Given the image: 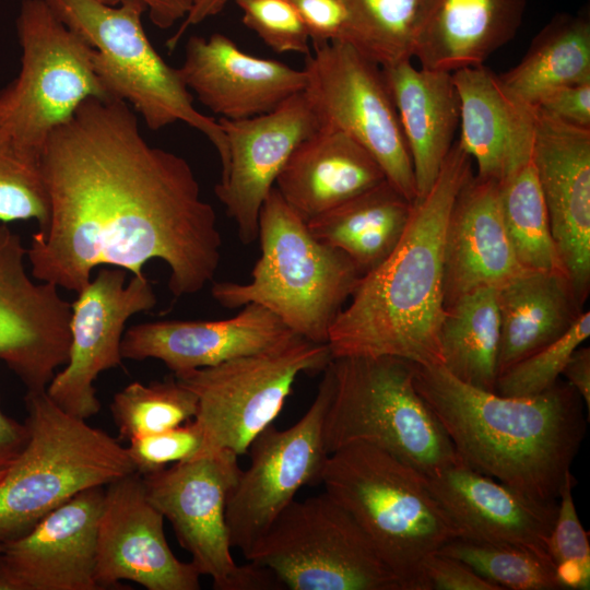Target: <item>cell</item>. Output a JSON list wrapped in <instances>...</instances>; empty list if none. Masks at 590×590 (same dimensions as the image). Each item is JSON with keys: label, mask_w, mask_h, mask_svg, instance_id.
<instances>
[{"label": "cell", "mask_w": 590, "mask_h": 590, "mask_svg": "<svg viewBox=\"0 0 590 590\" xmlns=\"http://www.w3.org/2000/svg\"><path fill=\"white\" fill-rule=\"evenodd\" d=\"M40 167L49 216L27 247L37 281L78 294L99 266L143 275L155 259L176 298L213 280L222 246L214 209L187 160L151 145L126 102L86 99L49 134Z\"/></svg>", "instance_id": "obj_1"}, {"label": "cell", "mask_w": 590, "mask_h": 590, "mask_svg": "<svg viewBox=\"0 0 590 590\" xmlns=\"http://www.w3.org/2000/svg\"><path fill=\"white\" fill-rule=\"evenodd\" d=\"M471 176L472 158L456 141L430 190L413 202L397 247L359 279L330 327L332 358L394 356L442 365L445 235L456 198Z\"/></svg>", "instance_id": "obj_2"}, {"label": "cell", "mask_w": 590, "mask_h": 590, "mask_svg": "<svg viewBox=\"0 0 590 590\" xmlns=\"http://www.w3.org/2000/svg\"><path fill=\"white\" fill-rule=\"evenodd\" d=\"M413 382L462 463L532 498L558 499L588 424L567 381L535 396L504 397L441 365L413 363Z\"/></svg>", "instance_id": "obj_3"}, {"label": "cell", "mask_w": 590, "mask_h": 590, "mask_svg": "<svg viewBox=\"0 0 590 590\" xmlns=\"http://www.w3.org/2000/svg\"><path fill=\"white\" fill-rule=\"evenodd\" d=\"M321 484L363 529L401 590H423L426 560L460 536L427 475L370 444L329 453Z\"/></svg>", "instance_id": "obj_4"}, {"label": "cell", "mask_w": 590, "mask_h": 590, "mask_svg": "<svg viewBox=\"0 0 590 590\" xmlns=\"http://www.w3.org/2000/svg\"><path fill=\"white\" fill-rule=\"evenodd\" d=\"M257 238L261 255L250 282L214 283L212 297L229 309L258 304L296 335L327 343L363 274L344 252L317 239L274 187L262 204Z\"/></svg>", "instance_id": "obj_5"}, {"label": "cell", "mask_w": 590, "mask_h": 590, "mask_svg": "<svg viewBox=\"0 0 590 590\" xmlns=\"http://www.w3.org/2000/svg\"><path fill=\"white\" fill-rule=\"evenodd\" d=\"M27 441L0 483V543L27 533L76 494L135 472L126 446L26 390Z\"/></svg>", "instance_id": "obj_6"}, {"label": "cell", "mask_w": 590, "mask_h": 590, "mask_svg": "<svg viewBox=\"0 0 590 590\" xmlns=\"http://www.w3.org/2000/svg\"><path fill=\"white\" fill-rule=\"evenodd\" d=\"M329 368L332 391L323 422L329 453L352 442H367L426 475L461 462L414 387L412 362L346 356L332 358Z\"/></svg>", "instance_id": "obj_7"}, {"label": "cell", "mask_w": 590, "mask_h": 590, "mask_svg": "<svg viewBox=\"0 0 590 590\" xmlns=\"http://www.w3.org/2000/svg\"><path fill=\"white\" fill-rule=\"evenodd\" d=\"M57 16L92 47L94 70L109 98L126 102L151 130L182 121L203 133L228 165L227 139L217 120L193 106L178 68L151 44L142 24L145 8L96 0H45Z\"/></svg>", "instance_id": "obj_8"}, {"label": "cell", "mask_w": 590, "mask_h": 590, "mask_svg": "<svg viewBox=\"0 0 590 590\" xmlns=\"http://www.w3.org/2000/svg\"><path fill=\"white\" fill-rule=\"evenodd\" d=\"M331 359L327 343L293 334L262 351L175 376L198 400L193 421L202 447L197 456L246 455L280 414L297 377L323 371Z\"/></svg>", "instance_id": "obj_9"}, {"label": "cell", "mask_w": 590, "mask_h": 590, "mask_svg": "<svg viewBox=\"0 0 590 590\" xmlns=\"http://www.w3.org/2000/svg\"><path fill=\"white\" fill-rule=\"evenodd\" d=\"M246 558L291 590H401L363 529L326 492L288 504Z\"/></svg>", "instance_id": "obj_10"}, {"label": "cell", "mask_w": 590, "mask_h": 590, "mask_svg": "<svg viewBox=\"0 0 590 590\" xmlns=\"http://www.w3.org/2000/svg\"><path fill=\"white\" fill-rule=\"evenodd\" d=\"M21 67L0 90V110L17 137L43 151L49 134L88 98H109L92 47L45 0H23L16 19Z\"/></svg>", "instance_id": "obj_11"}, {"label": "cell", "mask_w": 590, "mask_h": 590, "mask_svg": "<svg viewBox=\"0 0 590 590\" xmlns=\"http://www.w3.org/2000/svg\"><path fill=\"white\" fill-rule=\"evenodd\" d=\"M237 458L229 450H219L141 475L146 496L214 589H282L269 569L251 562L240 566L232 556L225 512L241 473Z\"/></svg>", "instance_id": "obj_12"}, {"label": "cell", "mask_w": 590, "mask_h": 590, "mask_svg": "<svg viewBox=\"0 0 590 590\" xmlns=\"http://www.w3.org/2000/svg\"><path fill=\"white\" fill-rule=\"evenodd\" d=\"M306 93L320 127L338 129L365 148L386 179L409 201L415 176L399 116L382 69L345 42L314 47L304 69Z\"/></svg>", "instance_id": "obj_13"}, {"label": "cell", "mask_w": 590, "mask_h": 590, "mask_svg": "<svg viewBox=\"0 0 590 590\" xmlns=\"http://www.w3.org/2000/svg\"><path fill=\"white\" fill-rule=\"evenodd\" d=\"M322 373L317 394L300 420L286 429L270 425L248 448L249 465L241 470L225 512L232 547L245 557L304 485L321 483L329 457L323 440L332 391L329 364Z\"/></svg>", "instance_id": "obj_14"}, {"label": "cell", "mask_w": 590, "mask_h": 590, "mask_svg": "<svg viewBox=\"0 0 590 590\" xmlns=\"http://www.w3.org/2000/svg\"><path fill=\"white\" fill-rule=\"evenodd\" d=\"M102 267L71 303L69 358L46 388L63 411L87 420L101 410L94 382L105 370L122 365L121 342L127 321L156 305L145 274L132 275Z\"/></svg>", "instance_id": "obj_15"}, {"label": "cell", "mask_w": 590, "mask_h": 590, "mask_svg": "<svg viewBox=\"0 0 590 590\" xmlns=\"http://www.w3.org/2000/svg\"><path fill=\"white\" fill-rule=\"evenodd\" d=\"M27 264L21 236L0 222V362L26 390H46L69 358L71 303Z\"/></svg>", "instance_id": "obj_16"}, {"label": "cell", "mask_w": 590, "mask_h": 590, "mask_svg": "<svg viewBox=\"0 0 590 590\" xmlns=\"http://www.w3.org/2000/svg\"><path fill=\"white\" fill-rule=\"evenodd\" d=\"M164 516L149 500L134 472L105 486L97 524L95 579L101 590L133 581L148 590H199L191 562L170 550Z\"/></svg>", "instance_id": "obj_17"}, {"label": "cell", "mask_w": 590, "mask_h": 590, "mask_svg": "<svg viewBox=\"0 0 590 590\" xmlns=\"http://www.w3.org/2000/svg\"><path fill=\"white\" fill-rule=\"evenodd\" d=\"M229 160L214 191L238 229L243 244L258 237L262 204L295 148L320 128L303 91L279 107L245 119L219 118Z\"/></svg>", "instance_id": "obj_18"}, {"label": "cell", "mask_w": 590, "mask_h": 590, "mask_svg": "<svg viewBox=\"0 0 590 590\" xmlns=\"http://www.w3.org/2000/svg\"><path fill=\"white\" fill-rule=\"evenodd\" d=\"M534 109L532 163L558 257L583 308L590 291V129Z\"/></svg>", "instance_id": "obj_19"}, {"label": "cell", "mask_w": 590, "mask_h": 590, "mask_svg": "<svg viewBox=\"0 0 590 590\" xmlns=\"http://www.w3.org/2000/svg\"><path fill=\"white\" fill-rule=\"evenodd\" d=\"M105 487L85 489L1 543L0 590H101L96 536Z\"/></svg>", "instance_id": "obj_20"}, {"label": "cell", "mask_w": 590, "mask_h": 590, "mask_svg": "<svg viewBox=\"0 0 590 590\" xmlns=\"http://www.w3.org/2000/svg\"><path fill=\"white\" fill-rule=\"evenodd\" d=\"M427 483L459 539L518 547L551 559L557 500L532 498L462 462L427 475Z\"/></svg>", "instance_id": "obj_21"}, {"label": "cell", "mask_w": 590, "mask_h": 590, "mask_svg": "<svg viewBox=\"0 0 590 590\" xmlns=\"http://www.w3.org/2000/svg\"><path fill=\"white\" fill-rule=\"evenodd\" d=\"M178 72L202 105L232 120L272 111L306 86L304 70L246 54L220 33L191 36Z\"/></svg>", "instance_id": "obj_22"}, {"label": "cell", "mask_w": 590, "mask_h": 590, "mask_svg": "<svg viewBox=\"0 0 590 590\" xmlns=\"http://www.w3.org/2000/svg\"><path fill=\"white\" fill-rule=\"evenodd\" d=\"M293 333L273 312L247 304L222 320H160L125 331L121 355L132 361L154 358L178 376L268 349Z\"/></svg>", "instance_id": "obj_23"}, {"label": "cell", "mask_w": 590, "mask_h": 590, "mask_svg": "<svg viewBox=\"0 0 590 590\" xmlns=\"http://www.w3.org/2000/svg\"><path fill=\"white\" fill-rule=\"evenodd\" d=\"M460 99L458 140L476 176L498 182L532 161L535 109L511 95L483 64L452 72Z\"/></svg>", "instance_id": "obj_24"}, {"label": "cell", "mask_w": 590, "mask_h": 590, "mask_svg": "<svg viewBox=\"0 0 590 590\" xmlns=\"http://www.w3.org/2000/svg\"><path fill=\"white\" fill-rule=\"evenodd\" d=\"M523 271L503 221L499 182L473 174L459 191L447 224L445 307L475 288H498Z\"/></svg>", "instance_id": "obj_25"}, {"label": "cell", "mask_w": 590, "mask_h": 590, "mask_svg": "<svg viewBox=\"0 0 590 590\" xmlns=\"http://www.w3.org/2000/svg\"><path fill=\"white\" fill-rule=\"evenodd\" d=\"M385 179L378 162L357 141L321 126L295 148L274 188L293 211L308 221Z\"/></svg>", "instance_id": "obj_26"}, {"label": "cell", "mask_w": 590, "mask_h": 590, "mask_svg": "<svg viewBox=\"0 0 590 590\" xmlns=\"http://www.w3.org/2000/svg\"><path fill=\"white\" fill-rule=\"evenodd\" d=\"M381 69L410 152L420 200L433 187L460 122L452 72L416 69L411 59Z\"/></svg>", "instance_id": "obj_27"}, {"label": "cell", "mask_w": 590, "mask_h": 590, "mask_svg": "<svg viewBox=\"0 0 590 590\" xmlns=\"http://www.w3.org/2000/svg\"><path fill=\"white\" fill-rule=\"evenodd\" d=\"M527 0H432L413 57L421 67L455 72L483 64L516 35Z\"/></svg>", "instance_id": "obj_28"}, {"label": "cell", "mask_w": 590, "mask_h": 590, "mask_svg": "<svg viewBox=\"0 0 590 590\" xmlns=\"http://www.w3.org/2000/svg\"><path fill=\"white\" fill-rule=\"evenodd\" d=\"M500 317L498 376L560 338L583 311L568 276L523 271L497 288Z\"/></svg>", "instance_id": "obj_29"}, {"label": "cell", "mask_w": 590, "mask_h": 590, "mask_svg": "<svg viewBox=\"0 0 590 590\" xmlns=\"http://www.w3.org/2000/svg\"><path fill=\"white\" fill-rule=\"evenodd\" d=\"M412 208L413 202L385 179L306 224L317 239L344 252L364 275L397 247Z\"/></svg>", "instance_id": "obj_30"}, {"label": "cell", "mask_w": 590, "mask_h": 590, "mask_svg": "<svg viewBox=\"0 0 590 590\" xmlns=\"http://www.w3.org/2000/svg\"><path fill=\"white\" fill-rule=\"evenodd\" d=\"M498 76L511 95L532 108L553 90L590 82L589 20L557 13L532 39L522 60Z\"/></svg>", "instance_id": "obj_31"}, {"label": "cell", "mask_w": 590, "mask_h": 590, "mask_svg": "<svg viewBox=\"0 0 590 590\" xmlns=\"http://www.w3.org/2000/svg\"><path fill=\"white\" fill-rule=\"evenodd\" d=\"M499 341L497 288H475L445 307L439 330L441 366L458 380L495 392Z\"/></svg>", "instance_id": "obj_32"}, {"label": "cell", "mask_w": 590, "mask_h": 590, "mask_svg": "<svg viewBox=\"0 0 590 590\" xmlns=\"http://www.w3.org/2000/svg\"><path fill=\"white\" fill-rule=\"evenodd\" d=\"M347 36L364 56L387 67L413 58L432 0H343Z\"/></svg>", "instance_id": "obj_33"}, {"label": "cell", "mask_w": 590, "mask_h": 590, "mask_svg": "<svg viewBox=\"0 0 590 590\" xmlns=\"http://www.w3.org/2000/svg\"><path fill=\"white\" fill-rule=\"evenodd\" d=\"M499 202L505 228L521 268L566 274L532 161L499 182Z\"/></svg>", "instance_id": "obj_34"}, {"label": "cell", "mask_w": 590, "mask_h": 590, "mask_svg": "<svg viewBox=\"0 0 590 590\" xmlns=\"http://www.w3.org/2000/svg\"><path fill=\"white\" fill-rule=\"evenodd\" d=\"M196 394L174 375L160 381H133L116 392L110 412L118 440L163 432L196 416Z\"/></svg>", "instance_id": "obj_35"}, {"label": "cell", "mask_w": 590, "mask_h": 590, "mask_svg": "<svg viewBox=\"0 0 590 590\" xmlns=\"http://www.w3.org/2000/svg\"><path fill=\"white\" fill-rule=\"evenodd\" d=\"M42 152L24 143L0 110V222L48 223L49 206L40 167Z\"/></svg>", "instance_id": "obj_36"}, {"label": "cell", "mask_w": 590, "mask_h": 590, "mask_svg": "<svg viewBox=\"0 0 590 590\" xmlns=\"http://www.w3.org/2000/svg\"><path fill=\"white\" fill-rule=\"evenodd\" d=\"M437 553L460 559L503 590H564L554 563L527 550L455 539Z\"/></svg>", "instance_id": "obj_37"}, {"label": "cell", "mask_w": 590, "mask_h": 590, "mask_svg": "<svg viewBox=\"0 0 590 590\" xmlns=\"http://www.w3.org/2000/svg\"><path fill=\"white\" fill-rule=\"evenodd\" d=\"M589 335L590 312L583 310L560 338L502 373L495 392L504 397H530L550 389L559 380L574 351Z\"/></svg>", "instance_id": "obj_38"}, {"label": "cell", "mask_w": 590, "mask_h": 590, "mask_svg": "<svg viewBox=\"0 0 590 590\" xmlns=\"http://www.w3.org/2000/svg\"><path fill=\"white\" fill-rule=\"evenodd\" d=\"M576 479L569 472L557 499V512L548 539V554L564 589L590 588V544L573 498Z\"/></svg>", "instance_id": "obj_39"}, {"label": "cell", "mask_w": 590, "mask_h": 590, "mask_svg": "<svg viewBox=\"0 0 590 590\" xmlns=\"http://www.w3.org/2000/svg\"><path fill=\"white\" fill-rule=\"evenodd\" d=\"M243 11V23L275 52L308 56L309 35L286 0H233Z\"/></svg>", "instance_id": "obj_40"}, {"label": "cell", "mask_w": 590, "mask_h": 590, "mask_svg": "<svg viewBox=\"0 0 590 590\" xmlns=\"http://www.w3.org/2000/svg\"><path fill=\"white\" fill-rule=\"evenodd\" d=\"M201 447L202 433L192 418L170 429L132 438L127 449L135 472L145 475L196 457Z\"/></svg>", "instance_id": "obj_41"}, {"label": "cell", "mask_w": 590, "mask_h": 590, "mask_svg": "<svg viewBox=\"0 0 590 590\" xmlns=\"http://www.w3.org/2000/svg\"><path fill=\"white\" fill-rule=\"evenodd\" d=\"M307 28L312 47L345 42L347 11L343 0H286Z\"/></svg>", "instance_id": "obj_42"}, {"label": "cell", "mask_w": 590, "mask_h": 590, "mask_svg": "<svg viewBox=\"0 0 590 590\" xmlns=\"http://www.w3.org/2000/svg\"><path fill=\"white\" fill-rule=\"evenodd\" d=\"M423 590H503L458 558L435 553L423 568Z\"/></svg>", "instance_id": "obj_43"}, {"label": "cell", "mask_w": 590, "mask_h": 590, "mask_svg": "<svg viewBox=\"0 0 590 590\" xmlns=\"http://www.w3.org/2000/svg\"><path fill=\"white\" fill-rule=\"evenodd\" d=\"M535 108L567 123L590 129V82L553 90Z\"/></svg>", "instance_id": "obj_44"}, {"label": "cell", "mask_w": 590, "mask_h": 590, "mask_svg": "<svg viewBox=\"0 0 590 590\" xmlns=\"http://www.w3.org/2000/svg\"><path fill=\"white\" fill-rule=\"evenodd\" d=\"M27 438L25 423L7 415L0 400V483L23 450Z\"/></svg>", "instance_id": "obj_45"}, {"label": "cell", "mask_w": 590, "mask_h": 590, "mask_svg": "<svg viewBox=\"0 0 590 590\" xmlns=\"http://www.w3.org/2000/svg\"><path fill=\"white\" fill-rule=\"evenodd\" d=\"M107 5L135 3L145 8L151 22L166 30L182 21L191 9L193 0H96Z\"/></svg>", "instance_id": "obj_46"}, {"label": "cell", "mask_w": 590, "mask_h": 590, "mask_svg": "<svg viewBox=\"0 0 590 590\" xmlns=\"http://www.w3.org/2000/svg\"><path fill=\"white\" fill-rule=\"evenodd\" d=\"M562 375L565 376L567 382L579 393L587 406V413L590 412V349L589 346L577 347L567 364L564 367Z\"/></svg>", "instance_id": "obj_47"}, {"label": "cell", "mask_w": 590, "mask_h": 590, "mask_svg": "<svg viewBox=\"0 0 590 590\" xmlns=\"http://www.w3.org/2000/svg\"><path fill=\"white\" fill-rule=\"evenodd\" d=\"M233 0H193L192 5L186 17L181 21L176 33L170 36L166 43L169 50L175 49L186 31L197 25L208 17L219 14L226 4Z\"/></svg>", "instance_id": "obj_48"}, {"label": "cell", "mask_w": 590, "mask_h": 590, "mask_svg": "<svg viewBox=\"0 0 590 590\" xmlns=\"http://www.w3.org/2000/svg\"><path fill=\"white\" fill-rule=\"evenodd\" d=\"M0 547H1V543H0Z\"/></svg>", "instance_id": "obj_49"}]
</instances>
